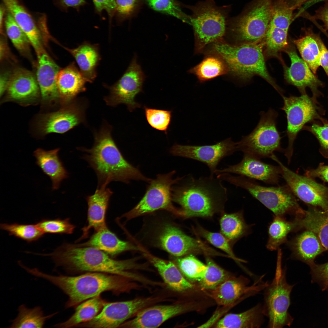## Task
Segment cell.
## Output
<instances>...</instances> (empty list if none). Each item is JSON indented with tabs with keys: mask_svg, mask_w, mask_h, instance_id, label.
I'll return each instance as SVG.
<instances>
[{
	"mask_svg": "<svg viewBox=\"0 0 328 328\" xmlns=\"http://www.w3.org/2000/svg\"><path fill=\"white\" fill-rule=\"evenodd\" d=\"M185 6L192 12L189 15L190 24L202 46L216 41L224 36L229 19L230 6H218L213 0Z\"/></svg>",
	"mask_w": 328,
	"mask_h": 328,
	"instance_id": "obj_8",
	"label": "cell"
},
{
	"mask_svg": "<svg viewBox=\"0 0 328 328\" xmlns=\"http://www.w3.org/2000/svg\"><path fill=\"white\" fill-rule=\"evenodd\" d=\"M113 193L110 188L102 187L97 188L94 193L87 196V224L82 229V235L76 242L87 238L91 229L97 231L107 226L105 215Z\"/></svg>",
	"mask_w": 328,
	"mask_h": 328,
	"instance_id": "obj_25",
	"label": "cell"
},
{
	"mask_svg": "<svg viewBox=\"0 0 328 328\" xmlns=\"http://www.w3.org/2000/svg\"><path fill=\"white\" fill-rule=\"evenodd\" d=\"M263 277L262 276L249 286L250 280L247 278L241 276L230 277L213 290L210 296L218 305L229 306L264 289L268 282H261Z\"/></svg>",
	"mask_w": 328,
	"mask_h": 328,
	"instance_id": "obj_18",
	"label": "cell"
},
{
	"mask_svg": "<svg viewBox=\"0 0 328 328\" xmlns=\"http://www.w3.org/2000/svg\"><path fill=\"white\" fill-rule=\"evenodd\" d=\"M38 58L36 78L42 100L47 103L56 101L60 96L56 78L60 68L46 52Z\"/></svg>",
	"mask_w": 328,
	"mask_h": 328,
	"instance_id": "obj_26",
	"label": "cell"
},
{
	"mask_svg": "<svg viewBox=\"0 0 328 328\" xmlns=\"http://www.w3.org/2000/svg\"><path fill=\"white\" fill-rule=\"evenodd\" d=\"M193 71L200 80L202 81L224 74L226 69L220 59L211 56L204 59L193 68Z\"/></svg>",
	"mask_w": 328,
	"mask_h": 328,
	"instance_id": "obj_43",
	"label": "cell"
},
{
	"mask_svg": "<svg viewBox=\"0 0 328 328\" xmlns=\"http://www.w3.org/2000/svg\"><path fill=\"white\" fill-rule=\"evenodd\" d=\"M143 255L157 270L166 284L173 290L183 292L193 288L194 285L182 275L178 267L171 261L156 257L142 250Z\"/></svg>",
	"mask_w": 328,
	"mask_h": 328,
	"instance_id": "obj_31",
	"label": "cell"
},
{
	"mask_svg": "<svg viewBox=\"0 0 328 328\" xmlns=\"http://www.w3.org/2000/svg\"><path fill=\"white\" fill-rule=\"evenodd\" d=\"M6 91L7 100L22 104L36 102L40 91L33 74L22 68L18 69L11 73Z\"/></svg>",
	"mask_w": 328,
	"mask_h": 328,
	"instance_id": "obj_23",
	"label": "cell"
},
{
	"mask_svg": "<svg viewBox=\"0 0 328 328\" xmlns=\"http://www.w3.org/2000/svg\"><path fill=\"white\" fill-rule=\"evenodd\" d=\"M174 188L173 200L179 204L181 216L186 218L212 216L222 210L227 199L222 180L210 175L196 178L189 174Z\"/></svg>",
	"mask_w": 328,
	"mask_h": 328,
	"instance_id": "obj_4",
	"label": "cell"
},
{
	"mask_svg": "<svg viewBox=\"0 0 328 328\" xmlns=\"http://www.w3.org/2000/svg\"><path fill=\"white\" fill-rule=\"evenodd\" d=\"M11 73L6 72L1 73L0 77V95L1 97L6 91Z\"/></svg>",
	"mask_w": 328,
	"mask_h": 328,
	"instance_id": "obj_58",
	"label": "cell"
},
{
	"mask_svg": "<svg viewBox=\"0 0 328 328\" xmlns=\"http://www.w3.org/2000/svg\"><path fill=\"white\" fill-rule=\"evenodd\" d=\"M176 262L182 273L188 278L200 281L203 278L207 265L193 255L179 258Z\"/></svg>",
	"mask_w": 328,
	"mask_h": 328,
	"instance_id": "obj_45",
	"label": "cell"
},
{
	"mask_svg": "<svg viewBox=\"0 0 328 328\" xmlns=\"http://www.w3.org/2000/svg\"><path fill=\"white\" fill-rule=\"evenodd\" d=\"M315 37L319 45L320 51V63L328 77V50L318 34Z\"/></svg>",
	"mask_w": 328,
	"mask_h": 328,
	"instance_id": "obj_55",
	"label": "cell"
},
{
	"mask_svg": "<svg viewBox=\"0 0 328 328\" xmlns=\"http://www.w3.org/2000/svg\"><path fill=\"white\" fill-rule=\"evenodd\" d=\"M282 97L284 104L282 109L286 114L288 139V146L284 151L289 164L293 153L294 142L298 134L306 123L318 118L319 115L314 97H310L306 93L299 97L283 95Z\"/></svg>",
	"mask_w": 328,
	"mask_h": 328,
	"instance_id": "obj_13",
	"label": "cell"
},
{
	"mask_svg": "<svg viewBox=\"0 0 328 328\" xmlns=\"http://www.w3.org/2000/svg\"><path fill=\"white\" fill-rule=\"evenodd\" d=\"M189 306L185 303L153 305L137 313L133 318L126 321L118 328L157 327L169 319L187 311Z\"/></svg>",
	"mask_w": 328,
	"mask_h": 328,
	"instance_id": "obj_22",
	"label": "cell"
},
{
	"mask_svg": "<svg viewBox=\"0 0 328 328\" xmlns=\"http://www.w3.org/2000/svg\"><path fill=\"white\" fill-rule=\"evenodd\" d=\"M44 255L50 256L56 267H61L69 273L99 272L118 275L139 281L141 275L132 270L143 269L134 259H114L104 251L91 247H78L64 243L53 251Z\"/></svg>",
	"mask_w": 328,
	"mask_h": 328,
	"instance_id": "obj_2",
	"label": "cell"
},
{
	"mask_svg": "<svg viewBox=\"0 0 328 328\" xmlns=\"http://www.w3.org/2000/svg\"><path fill=\"white\" fill-rule=\"evenodd\" d=\"M290 9L294 10L300 8L309 0H282Z\"/></svg>",
	"mask_w": 328,
	"mask_h": 328,
	"instance_id": "obj_59",
	"label": "cell"
},
{
	"mask_svg": "<svg viewBox=\"0 0 328 328\" xmlns=\"http://www.w3.org/2000/svg\"><path fill=\"white\" fill-rule=\"evenodd\" d=\"M214 48L235 75L245 79L259 75L279 93L282 92L268 72L262 46L260 44L243 43L234 46L217 43L214 44Z\"/></svg>",
	"mask_w": 328,
	"mask_h": 328,
	"instance_id": "obj_6",
	"label": "cell"
},
{
	"mask_svg": "<svg viewBox=\"0 0 328 328\" xmlns=\"http://www.w3.org/2000/svg\"><path fill=\"white\" fill-rule=\"evenodd\" d=\"M272 16L264 39L267 53L275 55L287 45V37L293 20V10L282 0H272Z\"/></svg>",
	"mask_w": 328,
	"mask_h": 328,
	"instance_id": "obj_17",
	"label": "cell"
},
{
	"mask_svg": "<svg viewBox=\"0 0 328 328\" xmlns=\"http://www.w3.org/2000/svg\"><path fill=\"white\" fill-rule=\"evenodd\" d=\"M206 262L207 268L200 285L203 289L213 290L230 277V275L210 258L207 257Z\"/></svg>",
	"mask_w": 328,
	"mask_h": 328,
	"instance_id": "obj_42",
	"label": "cell"
},
{
	"mask_svg": "<svg viewBox=\"0 0 328 328\" xmlns=\"http://www.w3.org/2000/svg\"><path fill=\"white\" fill-rule=\"evenodd\" d=\"M173 171L166 174H158L150 182V184L143 198L137 204L122 217L127 220L161 209L166 210L180 216L179 209L172 203V187L177 183L182 177L173 179Z\"/></svg>",
	"mask_w": 328,
	"mask_h": 328,
	"instance_id": "obj_11",
	"label": "cell"
},
{
	"mask_svg": "<svg viewBox=\"0 0 328 328\" xmlns=\"http://www.w3.org/2000/svg\"><path fill=\"white\" fill-rule=\"evenodd\" d=\"M36 276L45 279L58 287L68 297L66 308L76 307L82 302L111 291L116 295L128 292L138 286L132 280L120 275L99 272H87L76 276L55 275L39 269Z\"/></svg>",
	"mask_w": 328,
	"mask_h": 328,
	"instance_id": "obj_3",
	"label": "cell"
},
{
	"mask_svg": "<svg viewBox=\"0 0 328 328\" xmlns=\"http://www.w3.org/2000/svg\"><path fill=\"white\" fill-rule=\"evenodd\" d=\"M145 116L149 124L153 128L167 133L171 121L172 111L144 107Z\"/></svg>",
	"mask_w": 328,
	"mask_h": 328,
	"instance_id": "obj_49",
	"label": "cell"
},
{
	"mask_svg": "<svg viewBox=\"0 0 328 328\" xmlns=\"http://www.w3.org/2000/svg\"><path fill=\"white\" fill-rule=\"evenodd\" d=\"M270 158L281 168V175L296 196L309 206L328 211V187L299 175L285 166L274 154Z\"/></svg>",
	"mask_w": 328,
	"mask_h": 328,
	"instance_id": "obj_14",
	"label": "cell"
},
{
	"mask_svg": "<svg viewBox=\"0 0 328 328\" xmlns=\"http://www.w3.org/2000/svg\"><path fill=\"white\" fill-rule=\"evenodd\" d=\"M5 9H6L5 6L3 5H1L0 9V32L2 33L3 34V29L2 26L3 22V18L4 13H5Z\"/></svg>",
	"mask_w": 328,
	"mask_h": 328,
	"instance_id": "obj_61",
	"label": "cell"
},
{
	"mask_svg": "<svg viewBox=\"0 0 328 328\" xmlns=\"http://www.w3.org/2000/svg\"><path fill=\"white\" fill-rule=\"evenodd\" d=\"M237 151L236 142L231 138L210 145H191L175 144L170 150L173 155L201 162L208 167L210 176H214L220 162Z\"/></svg>",
	"mask_w": 328,
	"mask_h": 328,
	"instance_id": "obj_16",
	"label": "cell"
},
{
	"mask_svg": "<svg viewBox=\"0 0 328 328\" xmlns=\"http://www.w3.org/2000/svg\"><path fill=\"white\" fill-rule=\"evenodd\" d=\"M291 63L285 69L284 76L287 82L296 87L302 94L305 93V88H309L314 97L318 94V88L323 85L309 68L305 62L300 58L296 50L292 49L287 52Z\"/></svg>",
	"mask_w": 328,
	"mask_h": 328,
	"instance_id": "obj_24",
	"label": "cell"
},
{
	"mask_svg": "<svg viewBox=\"0 0 328 328\" xmlns=\"http://www.w3.org/2000/svg\"><path fill=\"white\" fill-rule=\"evenodd\" d=\"M197 233L213 246L220 249L236 261L246 262V261L237 257L234 254L229 243V240L222 233L207 231L199 226Z\"/></svg>",
	"mask_w": 328,
	"mask_h": 328,
	"instance_id": "obj_48",
	"label": "cell"
},
{
	"mask_svg": "<svg viewBox=\"0 0 328 328\" xmlns=\"http://www.w3.org/2000/svg\"><path fill=\"white\" fill-rule=\"evenodd\" d=\"M35 225L44 234H70L73 233L76 227L68 218L63 220L43 219Z\"/></svg>",
	"mask_w": 328,
	"mask_h": 328,
	"instance_id": "obj_47",
	"label": "cell"
},
{
	"mask_svg": "<svg viewBox=\"0 0 328 328\" xmlns=\"http://www.w3.org/2000/svg\"><path fill=\"white\" fill-rule=\"evenodd\" d=\"M309 129L319 142L320 153L324 157L328 159V124L323 125L313 124Z\"/></svg>",
	"mask_w": 328,
	"mask_h": 328,
	"instance_id": "obj_52",
	"label": "cell"
},
{
	"mask_svg": "<svg viewBox=\"0 0 328 328\" xmlns=\"http://www.w3.org/2000/svg\"><path fill=\"white\" fill-rule=\"evenodd\" d=\"M315 34L311 28L306 29L304 36L294 40L293 43L302 59L315 74L320 66V51Z\"/></svg>",
	"mask_w": 328,
	"mask_h": 328,
	"instance_id": "obj_37",
	"label": "cell"
},
{
	"mask_svg": "<svg viewBox=\"0 0 328 328\" xmlns=\"http://www.w3.org/2000/svg\"><path fill=\"white\" fill-rule=\"evenodd\" d=\"M83 107L75 101L57 111L42 115L38 122L40 131L44 134L67 132L84 121Z\"/></svg>",
	"mask_w": 328,
	"mask_h": 328,
	"instance_id": "obj_21",
	"label": "cell"
},
{
	"mask_svg": "<svg viewBox=\"0 0 328 328\" xmlns=\"http://www.w3.org/2000/svg\"><path fill=\"white\" fill-rule=\"evenodd\" d=\"M309 267L312 282L317 283L323 291H328V262L321 264L315 263Z\"/></svg>",
	"mask_w": 328,
	"mask_h": 328,
	"instance_id": "obj_51",
	"label": "cell"
},
{
	"mask_svg": "<svg viewBox=\"0 0 328 328\" xmlns=\"http://www.w3.org/2000/svg\"><path fill=\"white\" fill-rule=\"evenodd\" d=\"M106 302L100 296L87 300L76 306L75 312L67 320L52 326L59 328H74L95 317L102 310Z\"/></svg>",
	"mask_w": 328,
	"mask_h": 328,
	"instance_id": "obj_36",
	"label": "cell"
},
{
	"mask_svg": "<svg viewBox=\"0 0 328 328\" xmlns=\"http://www.w3.org/2000/svg\"><path fill=\"white\" fill-rule=\"evenodd\" d=\"M297 231V225L294 220H286L283 217L275 216L268 228V238L267 247L270 250H275L285 242L288 234Z\"/></svg>",
	"mask_w": 328,
	"mask_h": 328,
	"instance_id": "obj_39",
	"label": "cell"
},
{
	"mask_svg": "<svg viewBox=\"0 0 328 328\" xmlns=\"http://www.w3.org/2000/svg\"><path fill=\"white\" fill-rule=\"evenodd\" d=\"M111 131L110 126H103L95 134L91 148H78L85 153L83 159L96 174L97 188L107 187L114 181L126 183L132 180L150 182L151 179L145 176L123 157L112 138Z\"/></svg>",
	"mask_w": 328,
	"mask_h": 328,
	"instance_id": "obj_1",
	"label": "cell"
},
{
	"mask_svg": "<svg viewBox=\"0 0 328 328\" xmlns=\"http://www.w3.org/2000/svg\"><path fill=\"white\" fill-rule=\"evenodd\" d=\"M160 296L140 297L121 302H106L101 311L91 320L76 327L118 328L143 309L165 300Z\"/></svg>",
	"mask_w": 328,
	"mask_h": 328,
	"instance_id": "obj_12",
	"label": "cell"
},
{
	"mask_svg": "<svg viewBox=\"0 0 328 328\" xmlns=\"http://www.w3.org/2000/svg\"><path fill=\"white\" fill-rule=\"evenodd\" d=\"M327 0H309L304 4V6L301 9L298 13L299 14H302L304 12L306 9L317 3L322 1H325Z\"/></svg>",
	"mask_w": 328,
	"mask_h": 328,
	"instance_id": "obj_60",
	"label": "cell"
},
{
	"mask_svg": "<svg viewBox=\"0 0 328 328\" xmlns=\"http://www.w3.org/2000/svg\"><path fill=\"white\" fill-rule=\"evenodd\" d=\"M159 240L163 249L175 256L192 253H218L201 241L187 235L179 228L171 225L165 227Z\"/></svg>",
	"mask_w": 328,
	"mask_h": 328,
	"instance_id": "obj_19",
	"label": "cell"
},
{
	"mask_svg": "<svg viewBox=\"0 0 328 328\" xmlns=\"http://www.w3.org/2000/svg\"><path fill=\"white\" fill-rule=\"evenodd\" d=\"M60 5L63 9L73 8L79 11L80 7L86 4L85 0H59Z\"/></svg>",
	"mask_w": 328,
	"mask_h": 328,
	"instance_id": "obj_57",
	"label": "cell"
},
{
	"mask_svg": "<svg viewBox=\"0 0 328 328\" xmlns=\"http://www.w3.org/2000/svg\"><path fill=\"white\" fill-rule=\"evenodd\" d=\"M276 268L272 282L264 289V302L262 310L264 316L269 319L268 327L282 328L290 326L294 319L288 309L290 304V294L294 285L287 281L286 270L282 267V252L278 250Z\"/></svg>",
	"mask_w": 328,
	"mask_h": 328,
	"instance_id": "obj_7",
	"label": "cell"
},
{
	"mask_svg": "<svg viewBox=\"0 0 328 328\" xmlns=\"http://www.w3.org/2000/svg\"><path fill=\"white\" fill-rule=\"evenodd\" d=\"M56 79L60 99L64 104L70 103L78 94L84 91L88 82L74 62L60 70Z\"/></svg>",
	"mask_w": 328,
	"mask_h": 328,
	"instance_id": "obj_28",
	"label": "cell"
},
{
	"mask_svg": "<svg viewBox=\"0 0 328 328\" xmlns=\"http://www.w3.org/2000/svg\"><path fill=\"white\" fill-rule=\"evenodd\" d=\"M220 224L221 233L229 241L239 238L248 231L249 227L241 212L224 214Z\"/></svg>",
	"mask_w": 328,
	"mask_h": 328,
	"instance_id": "obj_40",
	"label": "cell"
},
{
	"mask_svg": "<svg viewBox=\"0 0 328 328\" xmlns=\"http://www.w3.org/2000/svg\"><path fill=\"white\" fill-rule=\"evenodd\" d=\"M64 48L74 58L88 82H92L96 76V68L100 60L97 46L85 42L75 48Z\"/></svg>",
	"mask_w": 328,
	"mask_h": 328,
	"instance_id": "obj_34",
	"label": "cell"
},
{
	"mask_svg": "<svg viewBox=\"0 0 328 328\" xmlns=\"http://www.w3.org/2000/svg\"><path fill=\"white\" fill-rule=\"evenodd\" d=\"M0 228L2 230L7 231L9 235L14 236L28 242L39 240L44 234L35 224L2 223L0 224Z\"/></svg>",
	"mask_w": 328,
	"mask_h": 328,
	"instance_id": "obj_44",
	"label": "cell"
},
{
	"mask_svg": "<svg viewBox=\"0 0 328 328\" xmlns=\"http://www.w3.org/2000/svg\"><path fill=\"white\" fill-rule=\"evenodd\" d=\"M295 219L298 230L305 228L313 232L325 251H328V211L309 206L302 217Z\"/></svg>",
	"mask_w": 328,
	"mask_h": 328,
	"instance_id": "obj_33",
	"label": "cell"
},
{
	"mask_svg": "<svg viewBox=\"0 0 328 328\" xmlns=\"http://www.w3.org/2000/svg\"><path fill=\"white\" fill-rule=\"evenodd\" d=\"M8 11L28 37L37 56L45 52L41 33L32 17L18 0H2Z\"/></svg>",
	"mask_w": 328,
	"mask_h": 328,
	"instance_id": "obj_27",
	"label": "cell"
},
{
	"mask_svg": "<svg viewBox=\"0 0 328 328\" xmlns=\"http://www.w3.org/2000/svg\"><path fill=\"white\" fill-rule=\"evenodd\" d=\"M293 258L309 266L315 263L317 256L326 251L316 234L306 230L289 243Z\"/></svg>",
	"mask_w": 328,
	"mask_h": 328,
	"instance_id": "obj_29",
	"label": "cell"
},
{
	"mask_svg": "<svg viewBox=\"0 0 328 328\" xmlns=\"http://www.w3.org/2000/svg\"><path fill=\"white\" fill-rule=\"evenodd\" d=\"M75 244L78 247H91L97 248L111 257L125 251L137 249L129 242L120 239L107 226L95 231L87 241Z\"/></svg>",
	"mask_w": 328,
	"mask_h": 328,
	"instance_id": "obj_30",
	"label": "cell"
},
{
	"mask_svg": "<svg viewBox=\"0 0 328 328\" xmlns=\"http://www.w3.org/2000/svg\"><path fill=\"white\" fill-rule=\"evenodd\" d=\"M60 149L49 151L38 149L34 152L36 164L50 179L52 189H58L61 182L68 177V173L58 155Z\"/></svg>",
	"mask_w": 328,
	"mask_h": 328,
	"instance_id": "obj_32",
	"label": "cell"
},
{
	"mask_svg": "<svg viewBox=\"0 0 328 328\" xmlns=\"http://www.w3.org/2000/svg\"><path fill=\"white\" fill-rule=\"evenodd\" d=\"M273 12L272 0H252L228 23L242 43H258L264 38Z\"/></svg>",
	"mask_w": 328,
	"mask_h": 328,
	"instance_id": "obj_9",
	"label": "cell"
},
{
	"mask_svg": "<svg viewBox=\"0 0 328 328\" xmlns=\"http://www.w3.org/2000/svg\"><path fill=\"white\" fill-rule=\"evenodd\" d=\"M7 34L16 49L24 54L30 52V42L26 34L8 11L5 19Z\"/></svg>",
	"mask_w": 328,
	"mask_h": 328,
	"instance_id": "obj_41",
	"label": "cell"
},
{
	"mask_svg": "<svg viewBox=\"0 0 328 328\" xmlns=\"http://www.w3.org/2000/svg\"><path fill=\"white\" fill-rule=\"evenodd\" d=\"M262 306L257 304L242 313L226 315L216 324L217 328H258L264 322Z\"/></svg>",
	"mask_w": 328,
	"mask_h": 328,
	"instance_id": "obj_35",
	"label": "cell"
},
{
	"mask_svg": "<svg viewBox=\"0 0 328 328\" xmlns=\"http://www.w3.org/2000/svg\"><path fill=\"white\" fill-rule=\"evenodd\" d=\"M114 16L118 24L136 15L142 7V0H115Z\"/></svg>",
	"mask_w": 328,
	"mask_h": 328,
	"instance_id": "obj_50",
	"label": "cell"
},
{
	"mask_svg": "<svg viewBox=\"0 0 328 328\" xmlns=\"http://www.w3.org/2000/svg\"><path fill=\"white\" fill-rule=\"evenodd\" d=\"M281 172L279 166L265 163L259 158L244 154L240 162L229 165L225 168L217 169L215 174L217 175L224 173H234L251 179L260 180L267 183L277 184L281 175Z\"/></svg>",
	"mask_w": 328,
	"mask_h": 328,
	"instance_id": "obj_20",
	"label": "cell"
},
{
	"mask_svg": "<svg viewBox=\"0 0 328 328\" xmlns=\"http://www.w3.org/2000/svg\"><path fill=\"white\" fill-rule=\"evenodd\" d=\"M323 6L319 8L316 11L313 18L316 19L321 20L324 23L326 30L328 31V0ZM328 37V34L325 33Z\"/></svg>",
	"mask_w": 328,
	"mask_h": 328,
	"instance_id": "obj_56",
	"label": "cell"
},
{
	"mask_svg": "<svg viewBox=\"0 0 328 328\" xmlns=\"http://www.w3.org/2000/svg\"><path fill=\"white\" fill-rule=\"evenodd\" d=\"M137 59L135 54L121 77L109 87V94L104 98L108 105L115 106L124 104L130 111L141 107L140 104L135 101V98L142 91L145 76Z\"/></svg>",
	"mask_w": 328,
	"mask_h": 328,
	"instance_id": "obj_15",
	"label": "cell"
},
{
	"mask_svg": "<svg viewBox=\"0 0 328 328\" xmlns=\"http://www.w3.org/2000/svg\"><path fill=\"white\" fill-rule=\"evenodd\" d=\"M95 12L100 15L105 10L107 12L110 25L114 15L116 8L115 0H92Z\"/></svg>",
	"mask_w": 328,
	"mask_h": 328,
	"instance_id": "obj_53",
	"label": "cell"
},
{
	"mask_svg": "<svg viewBox=\"0 0 328 328\" xmlns=\"http://www.w3.org/2000/svg\"><path fill=\"white\" fill-rule=\"evenodd\" d=\"M258 125L249 135L236 142L237 151L260 159L269 157L275 151L282 152L281 137L276 126L278 113L270 108L261 112Z\"/></svg>",
	"mask_w": 328,
	"mask_h": 328,
	"instance_id": "obj_10",
	"label": "cell"
},
{
	"mask_svg": "<svg viewBox=\"0 0 328 328\" xmlns=\"http://www.w3.org/2000/svg\"><path fill=\"white\" fill-rule=\"evenodd\" d=\"M147 5L155 11L171 15L190 24L189 16L181 10V6L175 0H144Z\"/></svg>",
	"mask_w": 328,
	"mask_h": 328,
	"instance_id": "obj_46",
	"label": "cell"
},
{
	"mask_svg": "<svg viewBox=\"0 0 328 328\" xmlns=\"http://www.w3.org/2000/svg\"><path fill=\"white\" fill-rule=\"evenodd\" d=\"M218 177L222 181L247 190L272 212L275 216L283 217L289 214L298 218L305 214L306 210L300 206L296 196L287 185L265 186L245 176H234L227 173L220 174Z\"/></svg>",
	"mask_w": 328,
	"mask_h": 328,
	"instance_id": "obj_5",
	"label": "cell"
},
{
	"mask_svg": "<svg viewBox=\"0 0 328 328\" xmlns=\"http://www.w3.org/2000/svg\"><path fill=\"white\" fill-rule=\"evenodd\" d=\"M17 316L10 321L11 324L8 328H43L46 321L58 313L57 312L45 315L41 306L30 308L24 304L19 306Z\"/></svg>",
	"mask_w": 328,
	"mask_h": 328,
	"instance_id": "obj_38",
	"label": "cell"
},
{
	"mask_svg": "<svg viewBox=\"0 0 328 328\" xmlns=\"http://www.w3.org/2000/svg\"><path fill=\"white\" fill-rule=\"evenodd\" d=\"M304 175L315 179L318 178L324 183H328V165L320 163L316 168L306 170Z\"/></svg>",
	"mask_w": 328,
	"mask_h": 328,
	"instance_id": "obj_54",
	"label": "cell"
}]
</instances>
